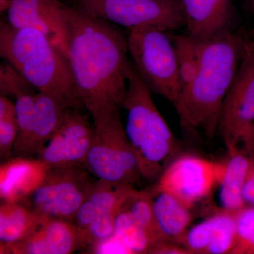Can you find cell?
Here are the masks:
<instances>
[{
	"label": "cell",
	"instance_id": "1",
	"mask_svg": "<svg viewBox=\"0 0 254 254\" xmlns=\"http://www.w3.org/2000/svg\"><path fill=\"white\" fill-rule=\"evenodd\" d=\"M67 60L80 101L93 120L123 107L131 62L115 24L66 6Z\"/></svg>",
	"mask_w": 254,
	"mask_h": 254
},
{
	"label": "cell",
	"instance_id": "2",
	"mask_svg": "<svg viewBox=\"0 0 254 254\" xmlns=\"http://www.w3.org/2000/svg\"><path fill=\"white\" fill-rule=\"evenodd\" d=\"M244 46L245 38L234 32L202 41L198 72L173 105L185 129L203 130L208 135L218 131L222 106L236 76Z\"/></svg>",
	"mask_w": 254,
	"mask_h": 254
},
{
	"label": "cell",
	"instance_id": "3",
	"mask_svg": "<svg viewBox=\"0 0 254 254\" xmlns=\"http://www.w3.org/2000/svg\"><path fill=\"white\" fill-rule=\"evenodd\" d=\"M0 55L38 92L81 108L67 60L43 33L0 23Z\"/></svg>",
	"mask_w": 254,
	"mask_h": 254
},
{
	"label": "cell",
	"instance_id": "4",
	"mask_svg": "<svg viewBox=\"0 0 254 254\" xmlns=\"http://www.w3.org/2000/svg\"><path fill=\"white\" fill-rule=\"evenodd\" d=\"M152 94L131 63L123 104L127 110L125 128L141 177L148 181L158 180L180 151L179 141L155 106Z\"/></svg>",
	"mask_w": 254,
	"mask_h": 254
},
{
	"label": "cell",
	"instance_id": "5",
	"mask_svg": "<svg viewBox=\"0 0 254 254\" xmlns=\"http://www.w3.org/2000/svg\"><path fill=\"white\" fill-rule=\"evenodd\" d=\"M128 53L137 72L152 93L173 105L181 94L176 52L168 31L153 27L128 30Z\"/></svg>",
	"mask_w": 254,
	"mask_h": 254
},
{
	"label": "cell",
	"instance_id": "6",
	"mask_svg": "<svg viewBox=\"0 0 254 254\" xmlns=\"http://www.w3.org/2000/svg\"><path fill=\"white\" fill-rule=\"evenodd\" d=\"M94 136L83 166L98 180L133 186L141 175L119 110L95 120Z\"/></svg>",
	"mask_w": 254,
	"mask_h": 254
},
{
	"label": "cell",
	"instance_id": "7",
	"mask_svg": "<svg viewBox=\"0 0 254 254\" xmlns=\"http://www.w3.org/2000/svg\"><path fill=\"white\" fill-rule=\"evenodd\" d=\"M71 6L128 30L153 27L165 31L185 26L180 0H69Z\"/></svg>",
	"mask_w": 254,
	"mask_h": 254
},
{
	"label": "cell",
	"instance_id": "8",
	"mask_svg": "<svg viewBox=\"0 0 254 254\" xmlns=\"http://www.w3.org/2000/svg\"><path fill=\"white\" fill-rule=\"evenodd\" d=\"M227 159L214 161L191 153L177 155L152 187L175 197L190 209L208 198L225 175Z\"/></svg>",
	"mask_w": 254,
	"mask_h": 254
},
{
	"label": "cell",
	"instance_id": "9",
	"mask_svg": "<svg viewBox=\"0 0 254 254\" xmlns=\"http://www.w3.org/2000/svg\"><path fill=\"white\" fill-rule=\"evenodd\" d=\"M93 182L83 165L50 168L40 187L19 203L43 216L73 222Z\"/></svg>",
	"mask_w": 254,
	"mask_h": 254
},
{
	"label": "cell",
	"instance_id": "10",
	"mask_svg": "<svg viewBox=\"0 0 254 254\" xmlns=\"http://www.w3.org/2000/svg\"><path fill=\"white\" fill-rule=\"evenodd\" d=\"M227 151L254 131V45L245 38L242 60L227 93L219 121Z\"/></svg>",
	"mask_w": 254,
	"mask_h": 254
},
{
	"label": "cell",
	"instance_id": "11",
	"mask_svg": "<svg viewBox=\"0 0 254 254\" xmlns=\"http://www.w3.org/2000/svg\"><path fill=\"white\" fill-rule=\"evenodd\" d=\"M94 136V125L80 108H68L58 129L38 153L50 168L83 165Z\"/></svg>",
	"mask_w": 254,
	"mask_h": 254
},
{
	"label": "cell",
	"instance_id": "12",
	"mask_svg": "<svg viewBox=\"0 0 254 254\" xmlns=\"http://www.w3.org/2000/svg\"><path fill=\"white\" fill-rule=\"evenodd\" d=\"M66 6L60 0H11L6 21L13 27L43 33L66 58Z\"/></svg>",
	"mask_w": 254,
	"mask_h": 254
},
{
	"label": "cell",
	"instance_id": "13",
	"mask_svg": "<svg viewBox=\"0 0 254 254\" xmlns=\"http://www.w3.org/2000/svg\"><path fill=\"white\" fill-rule=\"evenodd\" d=\"M83 250L81 232L73 222L43 217L22 240L0 246L1 254H69Z\"/></svg>",
	"mask_w": 254,
	"mask_h": 254
},
{
	"label": "cell",
	"instance_id": "14",
	"mask_svg": "<svg viewBox=\"0 0 254 254\" xmlns=\"http://www.w3.org/2000/svg\"><path fill=\"white\" fill-rule=\"evenodd\" d=\"M187 34L213 39L234 32L235 11L232 0H180Z\"/></svg>",
	"mask_w": 254,
	"mask_h": 254
},
{
	"label": "cell",
	"instance_id": "15",
	"mask_svg": "<svg viewBox=\"0 0 254 254\" xmlns=\"http://www.w3.org/2000/svg\"><path fill=\"white\" fill-rule=\"evenodd\" d=\"M235 213L219 209L190 227L182 245L190 254H232L237 241Z\"/></svg>",
	"mask_w": 254,
	"mask_h": 254
},
{
	"label": "cell",
	"instance_id": "16",
	"mask_svg": "<svg viewBox=\"0 0 254 254\" xmlns=\"http://www.w3.org/2000/svg\"><path fill=\"white\" fill-rule=\"evenodd\" d=\"M50 167L39 158L14 157L0 167V197L2 202L21 203L44 181Z\"/></svg>",
	"mask_w": 254,
	"mask_h": 254
},
{
	"label": "cell",
	"instance_id": "17",
	"mask_svg": "<svg viewBox=\"0 0 254 254\" xmlns=\"http://www.w3.org/2000/svg\"><path fill=\"white\" fill-rule=\"evenodd\" d=\"M155 223L165 241L182 245L193 220L191 210L165 192L149 190Z\"/></svg>",
	"mask_w": 254,
	"mask_h": 254
},
{
	"label": "cell",
	"instance_id": "18",
	"mask_svg": "<svg viewBox=\"0 0 254 254\" xmlns=\"http://www.w3.org/2000/svg\"><path fill=\"white\" fill-rule=\"evenodd\" d=\"M134 190L131 185H117L98 180L91 184L73 224L81 232L96 217L120 208Z\"/></svg>",
	"mask_w": 254,
	"mask_h": 254
},
{
	"label": "cell",
	"instance_id": "19",
	"mask_svg": "<svg viewBox=\"0 0 254 254\" xmlns=\"http://www.w3.org/2000/svg\"><path fill=\"white\" fill-rule=\"evenodd\" d=\"M71 107L47 93H36L34 120L28 156L38 155L59 128L66 110ZM73 108V107H72Z\"/></svg>",
	"mask_w": 254,
	"mask_h": 254
},
{
	"label": "cell",
	"instance_id": "20",
	"mask_svg": "<svg viewBox=\"0 0 254 254\" xmlns=\"http://www.w3.org/2000/svg\"><path fill=\"white\" fill-rule=\"evenodd\" d=\"M227 167L220 185L222 208L236 212L246 206L244 187L250 166V159L242 146L227 151Z\"/></svg>",
	"mask_w": 254,
	"mask_h": 254
},
{
	"label": "cell",
	"instance_id": "21",
	"mask_svg": "<svg viewBox=\"0 0 254 254\" xmlns=\"http://www.w3.org/2000/svg\"><path fill=\"white\" fill-rule=\"evenodd\" d=\"M43 217L21 203L2 202L0 206V245L22 240Z\"/></svg>",
	"mask_w": 254,
	"mask_h": 254
},
{
	"label": "cell",
	"instance_id": "22",
	"mask_svg": "<svg viewBox=\"0 0 254 254\" xmlns=\"http://www.w3.org/2000/svg\"><path fill=\"white\" fill-rule=\"evenodd\" d=\"M123 204L115 218L114 235L125 242L132 254L151 253L153 249L160 242L135 221Z\"/></svg>",
	"mask_w": 254,
	"mask_h": 254
},
{
	"label": "cell",
	"instance_id": "23",
	"mask_svg": "<svg viewBox=\"0 0 254 254\" xmlns=\"http://www.w3.org/2000/svg\"><path fill=\"white\" fill-rule=\"evenodd\" d=\"M34 90L23 92L16 96L18 134L12 150L15 157H28V146L33 129L36 107V93Z\"/></svg>",
	"mask_w": 254,
	"mask_h": 254
},
{
	"label": "cell",
	"instance_id": "24",
	"mask_svg": "<svg viewBox=\"0 0 254 254\" xmlns=\"http://www.w3.org/2000/svg\"><path fill=\"white\" fill-rule=\"evenodd\" d=\"M176 52L183 88L194 78L199 68L202 41L190 35L171 36Z\"/></svg>",
	"mask_w": 254,
	"mask_h": 254
},
{
	"label": "cell",
	"instance_id": "25",
	"mask_svg": "<svg viewBox=\"0 0 254 254\" xmlns=\"http://www.w3.org/2000/svg\"><path fill=\"white\" fill-rule=\"evenodd\" d=\"M16 107L6 95H0V155L1 159L12 155L18 134Z\"/></svg>",
	"mask_w": 254,
	"mask_h": 254
},
{
	"label": "cell",
	"instance_id": "26",
	"mask_svg": "<svg viewBox=\"0 0 254 254\" xmlns=\"http://www.w3.org/2000/svg\"><path fill=\"white\" fill-rule=\"evenodd\" d=\"M235 217L237 241L232 254H254V206L246 205Z\"/></svg>",
	"mask_w": 254,
	"mask_h": 254
},
{
	"label": "cell",
	"instance_id": "27",
	"mask_svg": "<svg viewBox=\"0 0 254 254\" xmlns=\"http://www.w3.org/2000/svg\"><path fill=\"white\" fill-rule=\"evenodd\" d=\"M36 90L9 63L0 66V95L14 96L23 92Z\"/></svg>",
	"mask_w": 254,
	"mask_h": 254
},
{
	"label": "cell",
	"instance_id": "28",
	"mask_svg": "<svg viewBox=\"0 0 254 254\" xmlns=\"http://www.w3.org/2000/svg\"><path fill=\"white\" fill-rule=\"evenodd\" d=\"M240 146L245 150L250 159V166L244 187V200L246 205L254 206V131L244 138Z\"/></svg>",
	"mask_w": 254,
	"mask_h": 254
},
{
	"label": "cell",
	"instance_id": "29",
	"mask_svg": "<svg viewBox=\"0 0 254 254\" xmlns=\"http://www.w3.org/2000/svg\"><path fill=\"white\" fill-rule=\"evenodd\" d=\"M86 253L132 254L131 251L125 245V242L114 234L109 238L92 247Z\"/></svg>",
	"mask_w": 254,
	"mask_h": 254
},
{
	"label": "cell",
	"instance_id": "30",
	"mask_svg": "<svg viewBox=\"0 0 254 254\" xmlns=\"http://www.w3.org/2000/svg\"><path fill=\"white\" fill-rule=\"evenodd\" d=\"M150 254H190L185 247L175 242L163 241L155 246Z\"/></svg>",
	"mask_w": 254,
	"mask_h": 254
},
{
	"label": "cell",
	"instance_id": "31",
	"mask_svg": "<svg viewBox=\"0 0 254 254\" xmlns=\"http://www.w3.org/2000/svg\"><path fill=\"white\" fill-rule=\"evenodd\" d=\"M11 2V0H0V11L5 12Z\"/></svg>",
	"mask_w": 254,
	"mask_h": 254
},
{
	"label": "cell",
	"instance_id": "32",
	"mask_svg": "<svg viewBox=\"0 0 254 254\" xmlns=\"http://www.w3.org/2000/svg\"><path fill=\"white\" fill-rule=\"evenodd\" d=\"M248 38L254 45V28L252 30V31L250 32V36H248Z\"/></svg>",
	"mask_w": 254,
	"mask_h": 254
},
{
	"label": "cell",
	"instance_id": "33",
	"mask_svg": "<svg viewBox=\"0 0 254 254\" xmlns=\"http://www.w3.org/2000/svg\"><path fill=\"white\" fill-rule=\"evenodd\" d=\"M250 4L251 9H252L254 14V0H250Z\"/></svg>",
	"mask_w": 254,
	"mask_h": 254
}]
</instances>
